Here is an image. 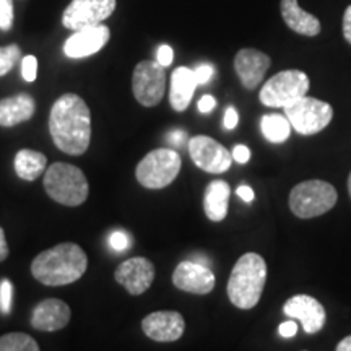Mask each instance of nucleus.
<instances>
[{
	"label": "nucleus",
	"instance_id": "f257e3e1",
	"mask_svg": "<svg viewBox=\"0 0 351 351\" xmlns=\"http://www.w3.org/2000/svg\"><path fill=\"white\" fill-rule=\"evenodd\" d=\"M49 132L56 147L72 156H80L91 142V112L78 95H62L52 104Z\"/></svg>",
	"mask_w": 351,
	"mask_h": 351
},
{
	"label": "nucleus",
	"instance_id": "f03ea898",
	"mask_svg": "<svg viewBox=\"0 0 351 351\" xmlns=\"http://www.w3.org/2000/svg\"><path fill=\"white\" fill-rule=\"evenodd\" d=\"M86 267L88 257L80 245L62 243L38 254L32 263V274L47 287H62L80 280Z\"/></svg>",
	"mask_w": 351,
	"mask_h": 351
},
{
	"label": "nucleus",
	"instance_id": "7ed1b4c3",
	"mask_svg": "<svg viewBox=\"0 0 351 351\" xmlns=\"http://www.w3.org/2000/svg\"><path fill=\"white\" fill-rule=\"evenodd\" d=\"M267 282V263L262 256L247 252L236 262L228 280V298L239 309H252L261 301Z\"/></svg>",
	"mask_w": 351,
	"mask_h": 351
},
{
	"label": "nucleus",
	"instance_id": "20e7f679",
	"mask_svg": "<svg viewBox=\"0 0 351 351\" xmlns=\"http://www.w3.org/2000/svg\"><path fill=\"white\" fill-rule=\"evenodd\" d=\"M44 189L52 200L65 207H78L90 194L86 176L80 168L69 163L51 165L44 173Z\"/></svg>",
	"mask_w": 351,
	"mask_h": 351
},
{
	"label": "nucleus",
	"instance_id": "39448f33",
	"mask_svg": "<svg viewBox=\"0 0 351 351\" xmlns=\"http://www.w3.org/2000/svg\"><path fill=\"white\" fill-rule=\"evenodd\" d=\"M337 199L339 195L330 182L313 179L293 187L289 194V208L298 218L309 219L330 212L335 207Z\"/></svg>",
	"mask_w": 351,
	"mask_h": 351
},
{
	"label": "nucleus",
	"instance_id": "423d86ee",
	"mask_svg": "<svg viewBox=\"0 0 351 351\" xmlns=\"http://www.w3.org/2000/svg\"><path fill=\"white\" fill-rule=\"evenodd\" d=\"M182 161L179 153L171 148H158L148 153L137 165L135 176L140 186L147 189H163L178 178Z\"/></svg>",
	"mask_w": 351,
	"mask_h": 351
},
{
	"label": "nucleus",
	"instance_id": "0eeeda50",
	"mask_svg": "<svg viewBox=\"0 0 351 351\" xmlns=\"http://www.w3.org/2000/svg\"><path fill=\"white\" fill-rule=\"evenodd\" d=\"M309 91V77L301 70H283L263 83L258 99L267 108H287Z\"/></svg>",
	"mask_w": 351,
	"mask_h": 351
},
{
	"label": "nucleus",
	"instance_id": "6e6552de",
	"mask_svg": "<svg viewBox=\"0 0 351 351\" xmlns=\"http://www.w3.org/2000/svg\"><path fill=\"white\" fill-rule=\"evenodd\" d=\"M285 116L301 135L319 134L330 124L333 119V109L326 101H320L311 96H302L289 106L283 108Z\"/></svg>",
	"mask_w": 351,
	"mask_h": 351
},
{
	"label": "nucleus",
	"instance_id": "1a4fd4ad",
	"mask_svg": "<svg viewBox=\"0 0 351 351\" xmlns=\"http://www.w3.org/2000/svg\"><path fill=\"white\" fill-rule=\"evenodd\" d=\"M132 90L135 99L145 108H153L161 103L166 91V72L163 65L153 60L137 64L132 77Z\"/></svg>",
	"mask_w": 351,
	"mask_h": 351
},
{
	"label": "nucleus",
	"instance_id": "9d476101",
	"mask_svg": "<svg viewBox=\"0 0 351 351\" xmlns=\"http://www.w3.org/2000/svg\"><path fill=\"white\" fill-rule=\"evenodd\" d=\"M116 5V0H72L62 13V25L72 32L101 25L112 15Z\"/></svg>",
	"mask_w": 351,
	"mask_h": 351
},
{
	"label": "nucleus",
	"instance_id": "9b49d317",
	"mask_svg": "<svg viewBox=\"0 0 351 351\" xmlns=\"http://www.w3.org/2000/svg\"><path fill=\"white\" fill-rule=\"evenodd\" d=\"M189 155L197 168L210 174L225 173L232 163L231 152L207 135H197L189 140Z\"/></svg>",
	"mask_w": 351,
	"mask_h": 351
},
{
	"label": "nucleus",
	"instance_id": "f8f14e48",
	"mask_svg": "<svg viewBox=\"0 0 351 351\" xmlns=\"http://www.w3.org/2000/svg\"><path fill=\"white\" fill-rule=\"evenodd\" d=\"M114 278L130 295H143L155 280V265L145 257H132L117 267Z\"/></svg>",
	"mask_w": 351,
	"mask_h": 351
},
{
	"label": "nucleus",
	"instance_id": "ddd939ff",
	"mask_svg": "<svg viewBox=\"0 0 351 351\" xmlns=\"http://www.w3.org/2000/svg\"><path fill=\"white\" fill-rule=\"evenodd\" d=\"M142 330L148 339L160 341V343H169L184 335L186 322L182 315L176 311H158V313L148 314L142 320Z\"/></svg>",
	"mask_w": 351,
	"mask_h": 351
},
{
	"label": "nucleus",
	"instance_id": "4468645a",
	"mask_svg": "<svg viewBox=\"0 0 351 351\" xmlns=\"http://www.w3.org/2000/svg\"><path fill=\"white\" fill-rule=\"evenodd\" d=\"M109 38H111V32L103 23L82 28L78 32H73L72 36L65 41L64 54L70 57V59L90 57L103 49L108 44Z\"/></svg>",
	"mask_w": 351,
	"mask_h": 351
},
{
	"label": "nucleus",
	"instance_id": "2eb2a0df",
	"mask_svg": "<svg viewBox=\"0 0 351 351\" xmlns=\"http://www.w3.org/2000/svg\"><path fill=\"white\" fill-rule=\"evenodd\" d=\"M174 287L194 295H208L215 288V275L207 265L186 261L176 267L173 274Z\"/></svg>",
	"mask_w": 351,
	"mask_h": 351
},
{
	"label": "nucleus",
	"instance_id": "dca6fc26",
	"mask_svg": "<svg viewBox=\"0 0 351 351\" xmlns=\"http://www.w3.org/2000/svg\"><path fill=\"white\" fill-rule=\"evenodd\" d=\"M283 313L293 319H300L306 333H317L326 326V309L313 296L296 295L285 302Z\"/></svg>",
	"mask_w": 351,
	"mask_h": 351
},
{
	"label": "nucleus",
	"instance_id": "f3484780",
	"mask_svg": "<svg viewBox=\"0 0 351 351\" xmlns=\"http://www.w3.org/2000/svg\"><path fill=\"white\" fill-rule=\"evenodd\" d=\"M271 60L265 52L245 47L234 57V70L245 90H256L270 69Z\"/></svg>",
	"mask_w": 351,
	"mask_h": 351
},
{
	"label": "nucleus",
	"instance_id": "a211bd4d",
	"mask_svg": "<svg viewBox=\"0 0 351 351\" xmlns=\"http://www.w3.org/2000/svg\"><path fill=\"white\" fill-rule=\"evenodd\" d=\"M70 317H72V313L67 302L51 298L34 307L32 313V326L41 332H57L67 327Z\"/></svg>",
	"mask_w": 351,
	"mask_h": 351
},
{
	"label": "nucleus",
	"instance_id": "6ab92c4d",
	"mask_svg": "<svg viewBox=\"0 0 351 351\" xmlns=\"http://www.w3.org/2000/svg\"><path fill=\"white\" fill-rule=\"evenodd\" d=\"M282 19L289 29L301 36H317L322 29L317 16L302 10L298 0H282Z\"/></svg>",
	"mask_w": 351,
	"mask_h": 351
},
{
	"label": "nucleus",
	"instance_id": "aec40b11",
	"mask_svg": "<svg viewBox=\"0 0 351 351\" xmlns=\"http://www.w3.org/2000/svg\"><path fill=\"white\" fill-rule=\"evenodd\" d=\"M197 85L194 70L189 67H178L171 75L169 88V103L174 111H186L194 98Z\"/></svg>",
	"mask_w": 351,
	"mask_h": 351
},
{
	"label": "nucleus",
	"instance_id": "412c9836",
	"mask_svg": "<svg viewBox=\"0 0 351 351\" xmlns=\"http://www.w3.org/2000/svg\"><path fill=\"white\" fill-rule=\"evenodd\" d=\"M36 111L33 96L21 93L0 101V125L15 127L29 121Z\"/></svg>",
	"mask_w": 351,
	"mask_h": 351
},
{
	"label": "nucleus",
	"instance_id": "4be33fe9",
	"mask_svg": "<svg viewBox=\"0 0 351 351\" xmlns=\"http://www.w3.org/2000/svg\"><path fill=\"white\" fill-rule=\"evenodd\" d=\"M231 189L225 181H212L205 189L204 208L205 215L208 219L218 223L223 221L228 215V207H230Z\"/></svg>",
	"mask_w": 351,
	"mask_h": 351
},
{
	"label": "nucleus",
	"instance_id": "5701e85b",
	"mask_svg": "<svg viewBox=\"0 0 351 351\" xmlns=\"http://www.w3.org/2000/svg\"><path fill=\"white\" fill-rule=\"evenodd\" d=\"M15 173L23 181H34L44 173L47 165V158L43 153L34 150H20L15 156Z\"/></svg>",
	"mask_w": 351,
	"mask_h": 351
},
{
	"label": "nucleus",
	"instance_id": "b1692460",
	"mask_svg": "<svg viewBox=\"0 0 351 351\" xmlns=\"http://www.w3.org/2000/svg\"><path fill=\"white\" fill-rule=\"evenodd\" d=\"M262 135L271 143L287 142L291 135V124L282 114H265L261 121Z\"/></svg>",
	"mask_w": 351,
	"mask_h": 351
},
{
	"label": "nucleus",
	"instance_id": "393cba45",
	"mask_svg": "<svg viewBox=\"0 0 351 351\" xmlns=\"http://www.w3.org/2000/svg\"><path fill=\"white\" fill-rule=\"evenodd\" d=\"M0 351H41L38 341L23 332H13L0 337Z\"/></svg>",
	"mask_w": 351,
	"mask_h": 351
},
{
	"label": "nucleus",
	"instance_id": "a878e982",
	"mask_svg": "<svg viewBox=\"0 0 351 351\" xmlns=\"http://www.w3.org/2000/svg\"><path fill=\"white\" fill-rule=\"evenodd\" d=\"M21 59V51L16 44L0 47V77L7 75Z\"/></svg>",
	"mask_w": 351,
	"mask_h": 351
},
{
	"label": "nucleus",
	"instance_id": "bb28decb",
	"mask_svg": "<svg viewBox=\"0 0 351 351\" xmlns=\"http://www.w3.org/2000/svg\"><path fill=\"white\" fill-rule=\"evenodd\" d=\"M12 298H13V285L10 280H2L0 283V311L3 314H10L12 311Z\"/></svg>",
	"mask_w": 351,
	"mask_h": 351
},
{
	"label": "nucleus",
	"instance_id": "cd10ccee",
	"mask_svg": "<svg viewBox=\"0 0 351 351\" xmlns=\"http://www.w3.org/2000/svg\"><path fill=\"white\" fill-rule=\"evenodd\" d=\"M13 25V2L12 0H0V29L8 32Z\"/></svg>",
	"mask_w": 351,
	"mask_h": 351
},
{
	"label": "nucleus",
	"instance_id": "c85d7f7f",
	"mask_svg": "<svg viewBox=\"0 0 351 351\" xmlns=\"http://www.w3.org/2000/svg\"><path fill=\"white\" fill-rule=\"evenodd\" d=\"M21 75L26 82H34L38 75V59L34 56H25L21 60Z\"/></svg>",
	"mask_w": 351,
	"mask_h": 351
},
{
	"label": "nucleus",
	"instance_id": "c756f323",
	"mask_svg": "<svg viewBox=\"0 0 351 351\" xmlns=\"http://www.w3.org/2000/svg\"><path fill=\"white\" fill-rule=\"evenodd\" d=\"M109 245H111L114 251L122 252L130 245V238L124 231H114L109 236Z\"/></svg>",
	"mask_w": 351,
	"mask_h": 351
},
{
	"label": "nucleus",
	"instance_id": "7c9ffc66",
	"mask_svg": "<svg viewBox=\"0 0 351 351\" xmlns=\"http://www.w3.org/2000/svg\"><path fill=\"white\" fill-rule=\"evenodd\" d=\"M194 75L197 80V85H207V83L212 80L215 75V69L213 65L210 64H202L194 70Z\"/></svg>",
	"mask_w": 351,
	"mask_h": 351
},
{
	"label": "nucleus",
	"instance_id": "2f4dec72",
	"mask_svg": "<svg viewBox=\"0 0 351 351\" xmlns=\"http://www.w3.org/2000/svg\"><path fill=\"white\" fill-rule=\"evenodd\" d=\"M173 59H174L173 47L168 46V44H161L156 51V62L163 65V67H169V65L173 64Z\"/></svg>",
	"mask_w": 351,
	"mask_h": 351
},
{
	"label": "nucleus",
	"instance_id": "473e14b6",
	"mask_svg": "<svg viewBox=\"0 0 351 351\" xmlns=\"http://www.w3.org/2000/svg\"><path fill=\"white\" fill-rule=\"evenodd\" d=\"M166 140H168V143L171 145V147L181 148L187 142V134L184 130H181V129L171 130L169 134L166 135Z\"/></svg>",
	"mask_w": 351,
	"mask_h": 351
},
{
	"label": "nucleus",
	"instance_id": "72a5a7b5",
	"mask_svg": "<svg viewBox=\"0 0 351 351\" xmlns=\"http://www.w3.org/2000/svg\"><path fill=\"white\" fill-rule=\"evenodd\" d=\"M232 160L238 161L239 165H245L249 160H251V150H249L245 145H236L231 152Z\"/></svg>",
	"mask_w": 351,
	"mask_h": 351
},
{
	"label": "nucleus",
	"instance_id": "f704fd0d",
	"mask_svg": "<svg viewBox=\"0 0 351 351\" xmlns=\"http://www.w3.org/2000/svg\"><path fill=\"white\" fill-rule=\"evenodd\" d=\"M238 122H239L238 111H236V109L232 108V106H230V108L226 109V112H225V119H223V125H225L226 130H232V129H236Z\"/></svg>",
	"mask_w": 351,
	"mask_h": 351
},
{
	"label": "nucleus",
	"instance_id": "c9c22d12",
	"mask_svg": "<svg viewBox=\"0 0 351 351\" xmlns=\"http://www.w3.org/2000/svg\"><path fill=\"white\" fill-rule=\"evenodd\" d=\"M197 106H199V111L202 114H208L217 108V99H215L212 95H204L199 99V104H197Z\"/></svg>",
	"mask_w": 351,
	"mask_h": 351
},
{
	"label": "nucleus",
	"instance_id": "e433bc0d",
	"mask_svg": "<svg viewBox=\"0 0 351 351\" xmlns=\"http://www.w3.org/2000/svg\"><path fill=\"white\" fill-rule=\"evenodd\" d=\"M278 332H280V335L285 337V339H291V337H295L298 332L296 322H293V320H287V322H283L282 326H280Z\"/></svg>",
	"mask_w": 351,
	"mask_h": 351
},
{
	"label": "nucleus",
	"instance_id": "4c0bfd02",
	"mask_svg": "<svg viewBox=\"0 0 351 351\" xmlns=\"http://www.w3.org/2000/svg\"><path fill=\"white\" fill-rule=\"evenodd\" d=\"M343 36L346 43L351 44V5L346 7L343 13Z\"/></svg>",
	"mask_w": 351,
	"mask_h": 351
},
{
	"label": "nucleus",
	"instance_id": "58836bf2",
	"mask_svg": "<svg viewBox=\"0 0 351 351\" xmlns=\"http://www.w3.org/2000/svg\"><path fill=\"white\" fill-rule=\"evenodd\" d=\"M236 194L239 195V199L247 202V204L254 200V191L249 186H239L238 191H236Z\"/></svg>",
	"mask_w": 351,
	"mask_h": 351
},
{
	"label": "nucleus",
	"instance_id": "ea45409f",
	"mask_svg": "<svg viewBox=\"0 0 351 351\" xmlns=\"http://www.w3.org/2000/svg\"><path fill=\"white\" fill-rule=\"evenodd\" d=\"M8 244H7V239H5V232H3L2 228H0V262L5 261L8 257Z\"/></svg>",
	"mask_w": 351,
	"mask_h": 351
},
{
	"label": "nucleus",
	"instance_id": "a19ab883",
	"mask_svg": "<svg viewBox=\"0 0 351 351\" xmlns=\"http://www.w3.org/2000/svg\"><path fill=\"white\" fill-rule=\"evenodd\" d=\"M335 351H351V335L345 337V339L341 340L339 345H337Z\"/></svg>",
	"mask_w": 351,
	"mask_h": 351
},
{
	"label": "nucleus",
	"instance_id": "79ce46f5",
	"mask_svg": "<svg viewBox=\"0 0 351 351\" xmlns=\"http://www.w3.org/2000/svg\"><path fill=\"white\" fill-rule=\"evenodd\" d=\"M191 261L200 263V265H207L208 267V258L204 257V256H192Z\"/></svg>",
	"mask_w": 351,
	"mask_h": 351
},
{
	"label": "nucleus",
	"instance_id": "37998d69",
	"mask_svg": "<svg viewBox=\"0 0 351 351\" xmlns=\"http://www.w3.org/2000/svg\"><path fill=\"white\" fill-rule=\"evenodd\" d=\"M348 192H350V197H351V173L348 176Z\"/></svg>",
	"mask_w": 351,
	"mask_h": 351
}]
</instances>
